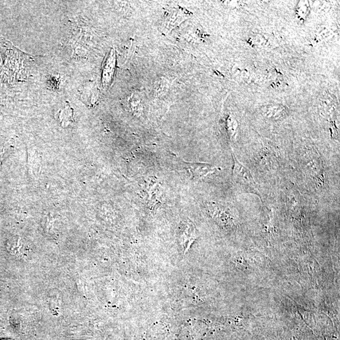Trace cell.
<instances>
[{
	"mask_svg": "<svg viewBox=\"0 0 340 340\" xmlns=\"http://www.w3.org/2000/svg\"><path fill=\"white\" fill-rule=\"evenodd\" d=\"M232 157L234 165L232 179L234 186L241 192L256 195L262 199L261 194L251 172L237 160L234 154H232Z\"/></svg>",
	"mask_w": 340,
	"mask_h": 340,
	"instance_id": "1",
	"label": "cell"
},
{
	"mask_svg": "<svg viewBox=\"0 0 340 340\" xmlns=\"http://www.w3.org/2000/svg\"><path fill=\"white\" fill-rule=\"evenodd\" d=\"M184 164L192 178L196 181L206 178L218 169L214 165L204 162H184Z\"/></svg>",
	"mask_w": 340,
	"mask_h": 340,
	"instance_id": "2",
	"label": "cell"
},
{
	"mask_svg": "<svg viewBox=\"0 0 340 340\" xmlns=\"http://www.w3.org/2000/svg\"><path fill=\"white\" fill-rule=\"evenodd\" d=\"M196 232L191 222H184L180 227L179 239L185 249L196 239Z\"/></svg>",
	"mask_w": 340,
	"mask_h": 340,
	"instance_id": "3",
	"label": "cell"
},
{
	"mask_svg": "<svg viewBox=\"0 0 340 340\" xmlns=\"http://www.w3.org/2000/svg\"><path fill=\"white\" fill-rule=\"evenodd\" d=\"M115 64H116V55L114 51H112L109 56L107 57L104 66L102 80L103 84L106 87H108L111 82L114 72Z\"/></svg>",
	"mask_w": 340,
	"mask_h": 340,
	"instance_id": "4",
	"label": "cell"
},
{
	"mask_svg": "<svg viewBox=\"0 0 340 340\" xmlns=\"http://www.w3.org/2000/svg\"><path fill=\"white\" fill-rule=\"evenodd\" d=\"M97 92L96 87L93 84L89 83L85 85L82 89L81 99L84 103L89 105L93 104L97 99Z\"/></svg>",
	"mask_w": 340,
	"mask_h": 340,
	"instance_id": "5",
	"label": "cell"
},
{
	"mask_svg": "<svg viewBox=\"0 0 340 340\" xmlns=\"http://www.w3.org/2000/svg\"><path fill=\"white\" fill-rule=\"evenodd\" d=\"M57 119L62 126H67L72 119V110L69 105L62 106L57 112Z\"/></svg>",
	"mask_w": 340,
	"mask_h": 340,
	"instance_id": "6",
	"label": "cell"
},
{
	"mask_svg": "<svg viewBox=\"0 0 340 340\" xmlns=\"http://www.w3.org/2000/svg\"><path fill=\"white\" fill-rule=\"evenodd\" d=\"M0 340H12V339H0Z\"/></svg>",
	"mask_w": 340,
	"mask_h": 340,
	"instance_id": "7",
	"label": "cell"
}]
</instances>
